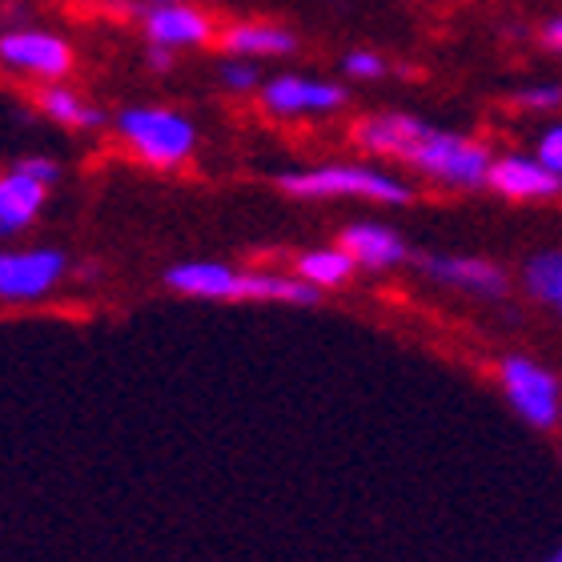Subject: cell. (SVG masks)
<instances>
[{"label":"cell","instance_id":"1","mask_svg":"<svg viewBox=\"0 0 562 562\" xmlns=\"http://www.w3.org/2000/svg\"><path fill=\"white\" fill-rule=\"evenodd\" d=\"M350 140L366 157L398 161L411 173L426 177L442 189H454V193L486 189V181H491L494 153L486 140L470 137V133L438 130L418 113H402V109L370 113L353 125Z\"/></svg>","mask_w":562,"mask_h":562},{"label":"cell","instance_id":"4","mask_svg":"<svg viewBox=\"0 0 562 562\" xmlns=\"http://www.w3.org/2000/svg\"><path fill=\"white\" fill-rule=\"evenodd\" d=\"M498 386L518 418L535 430H554L562 422V382L527 353H506L498 362Z\"/></svg>","mask_w":562,"mask_h":562},{"label":"cell","instance_id":"26","mask_svg":"<svg viewBox=\"0 0 562 562\" xmlns=\"http://www.w3.org/2000/svg\"><path fill=\"white\" fill-rule=\"evenodd\" d=\"M542 562H562V547H559V551L551 554V559H542Z\"/></svg>","mask_w":562,"mask_h":562},{"label":"cell","instance_id":"21","mask_svg":"<svg viewBox=\"0 0 562 562\" xmlns=\"http://www.w3.org/2000/svg\"><path fill=\"white\" fill-rule=\"evenodd\" d=\"M535 157H539L554 177H562V121H554V125H547V130L539 133Z\"/></svg>","mask_w":562,"mask_h":562},{"label":"cell","instance_id":"16","mask_svg":"<svg viewBox=\"0 0 562 562\" xmlns=\"http://www.w3.org/2000/svg\"><path fill=\"white\" fill-rule=\"evenodd\" d=\"M36 109H41L53 125H65V130H101V125H105V109L89 105V101H85L77 89H69L65 81L41 85V89H36Z\"/></svg>","mask_w":562,"mask_h":562},{"label":"cell","instance_id":"13","mask_svg":"<svg viewBox=\"0 0 562 562\" xmlns=\"http://www.w3.org/2000/svg\"><path fill=\"white\" fill-rule=\"evenodd\" d=\"M225 57H241V60H281L293 57L302 41L293 29L270 21H237L222 33Z\"/></svg>","mask_w":562,"mask_h":562},{"label":"cell","instance_id":"5","mask_svg":"<svg viewBox=\"0 0 562 562\" xmlns=\"http://www.w3.org/2000/svg\"><path fill=\"white\" fill-rule=\"evenodd\" d=\"M130 16L140 24L145 41L169 53L181 48H201L217 36V24L205 9L189 4V0H125Z\"/></svg>","mask_w":562,"mask_h":562},{"label":"cell","instance_id":"19","mask_svg":"<svg viewBox=\"0 0 562 562\" xmlns=\"http://www.w3.org/2000/svg\"><path fill=\"white\" fill-rule=\"evenodd\" d=\"M341 72L350 77V81H382L390 72V60L374 48H350L346 57H341Z\"/></svg>","mask_w":562,"mask_h":562},{"label":"cell","instance_id":"10","mask_svg":"<svg viewBox=\"0 0 562 562\" xmlns=\"http://www.w3.org/2000/svg\"><path fill=\"white\" fill-rule=\"evenodd\" d=\"M486 189L506 201H551L562 193V177H554L535 153H503L494 157Z\"/></svg>","mask_w":562,"mask_h":562},{"label":"cell","instance_id":"14","mask_svg":"<svg viewBox=\"0 0 562 562\" xmlns=\"http://www.w3.org/2000/svg\"><path fill=\"white\" fill-rule=\"evenodd\" d=\"M45 198H48V189L12 165L9 173L0 177V241L24 234V229L41 217Z\"/></svg>","mask_w":562,"mask_h":562},{"label":"cell","instance_id":"12","mask_svg":"<svg viewBox=\"0 0 562 562\" xmlns=\"http://www.w3.org/2000/svg\"><path fill=\"white\" fill-rule=\"evenodd\" d=\"M165 290L201 302H241V270L225 261H177L161 273Z\"/></svg>","mask_w":562,"mask_h":562},{"label":"cell","instance_id":"6","mask_svg":"<svg viewBox=\"0 0 562 562\" xmlns=\"http://www.w3.org/2000/svg\"><path fill=\"white\" fill-rule=\"evenodd\" d=\"M0 69L57 85L72 72V45L65 36L45 33V29H29V24L4 29L0 33Z\"/></svg>","mask_w":562,"mask_h":562},{"label":"cell","instance_id":"8","mask_svg":"<svg viewBox=\"0 0 562 562\" xmlns=\"http://www.w3.org/2000/svg\"><path fill=\"white\" fill-rule=\"evenodd\" d=\"M261 109L270 117L281 121H297V117H329L338 113L350 93L334 81H322V77H302V72H278L261 85Z\"/></svg>","mask_w":562,"mask_h":562},{"label":"cell","instance_id":"15","mask_svg":"<svg viewBox=\"0 0 562 562\" xmlns=\"http://www.w3.org/2000/svg\"><path fill=\"white\" fill-rule=\"evenodd\" d=\"M293 273H297L305 285H314L317 293H326V290H341V285H350L353 273H358V261H353L350 254L334 241V246L302 249V254L293 258Z\"/></svg>","mask_w":562,"mask_h":562},{"label":"cell","instance_id":"7","mask_svg":"<svg viewBox=\"0 0 562 562\" xmlns=\"http://www.w3.org/2000/svg\"><path fill=\"white\" fill-rule=\"evenodd\" d=\"M69 273L65 249H0V302H41Z\"/></svg>","mask_w":562,"mask_h":562},{"label":"cell","instance_id":"24","mask_svg":"<svg viewBox=\"0 0 562 562\" xmlns=\"http://www.w3.org/2000/svg\"><path fill=\"white\" fill-rule=\"evenodd\" d=\"M145 57H149V65L153 69H169V65H173V53H169V48H157V45H149L145 48Z\"/></svg>","mask_w":562,"mask_h":562},{"label":"cell","instance_id":"18","mask_svg":"<svg viewBox=\"0 0 562 562\" xmlns=\"http://www.w3.org/2000/svg\"><path fill=\"white\" fill-rule=\"evenodd\" d=\"M222 85H225V93H234V97H246V93H261V69H258V60H241V57H229L222 65Z\"/></svg>","mask_w":562,"mask_h":562},{"label":"cell","instance_id":"23","mask_svg":"<svg viewBox=\"0 0 562 562\" xmlns=\"http://www.w3.org/2000/svg\"><path fill=\"white\" fill-rule=\"evenodd\" d=\"M542 45L551 48V53H562V16H551V21L542 24Z\"/></svg>","mask_w":562,"mask_h":562},{"label":"cell","instance_id":"20","mask_svg":"<svg viewBox=\"0 0 562 562\" xmlns=\"http://www.w3.org/2000/svg\"><path fill=\"white\" fill-rule=\"evenodd\" d=\"M515 101L527 113H559L562 109V85H527V89H518Z\"/></svg>","mask_w":562,"mask_h":562},{"label":"cell","instance_id":"9","mask_svg":"<svg viewBox=\"0 0 562 562\" xmlns=\"http://www.w3.org/2000/svg\"><path fill=\"white\" fill-rule=\"evenodd\" d=\"M418 273L438 290L474 293V297H503L510 285L503 266H494L479 254H426L418 258Z\"/></svg>","mask_w":562,"mask_h":562},{"label":"cell","instance_id":"3","mask_svg":"<svg viewBox=\"0 0 562 562\" xmlns=\"http://www.w3.org/2000/svg\"><path fill=\"white\" fill-rule=\"evenodd\" d=\"M117 137L130 145L140 165L153 169H177L198 149V125L181 109L165 105H130L113 117Z\"/></svg>","mask_w":562,"mask_h":562},{"label":"cell","instance_id":"2","mask_svg":"<svg viewBox=\"0 0 562 562\" xmlns=\"http://www.w3.org/2000/svg\"><path fill=\"white\" fill-rule=\"evenodd\" d=\"M278 189L285 198L302 201H370V205H406L414 198L402 177L362 161H329L310 169L278 173Z\"/></svg>","mask_w":562,"mask_h":562},{"label":"cell","instance_id":"25","mask_svg":"<svg viewBox=\"0 0 562 562\" xmlns=\"http://www.w3.org/2000/svg\"><path fill=\"white\" fill-rule=\"evenodd\" d=\"M77 278H85V281H89V278H101V266H81V270H77Z\"/></svg>","mask_w":562,"mask_h":562},{"label":"cell","instance_id":"11","mask_svg":"<svg viewBox=\"0 0 562 562\" xmlns=\"http://www.w3.org/2000/svg\"><path fill=\"white\" fill-rule=\"evenodd\" d=\"M338 246L358 261V270H370V273L398 270L402 261H411L406 237L382 222H350L338 234Z\"/></svg>","mask_w":562,"mask_h":562},{"label":"cell","instance_id":"22","mask_svg":"<svg viewBox=\"0 0 562 562\" xmlns=\"http://www.w3.org/2000/svg\"><path fill=\"white\" fill-rule=\"evenodd\" d=\"M16 169H21V173H29L33 181H41L45 189H53L60 181V165L53 161V157H21V161H16Z\"/></svg>","mask_w":562,"mask_h":562},{"label":"cell","instance_id":"17","mask_svg":"<svg viewBox=\"0 0 562 562\" xmlns=\"http://www.w3.org/2000/svg\"><path fill=\"white\" fill-rule=\"evenodd\" d=\"M522 285L539 305L562 317V249H539L522 266Z\"/></svg>","mask_w":562,"mask_h":562}]
</instances>
